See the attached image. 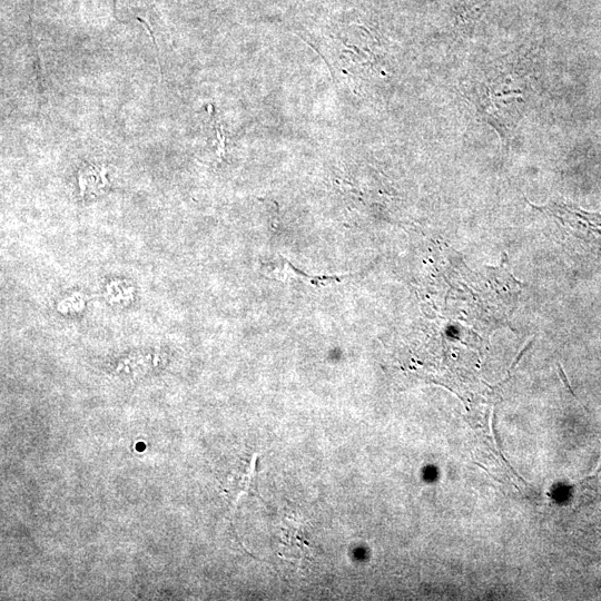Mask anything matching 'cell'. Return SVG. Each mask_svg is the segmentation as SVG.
Segmentation results:
<instances>
[{
  "label": "cell",
  "mask_w": 601,
  "mask_h": 601,
  "mask_svg": "<svg viewBox=\"0 0 601 601\" xmlns=\"http://www.w3.org/2000/svg\"><path fill=\"white\" fill-rule=\"evenodd\" d=\"M532 343H533V341H531V342L525 346V348H523V349L521 351V353L519 354L518 358L513 362L511 368L514 367V366L518 364V362L520 361V358H521V357L523 356V354L530 348V346L532 345Z\"/></svg>",
  "instance_id": "6da1fadb"
}]
</instances>
